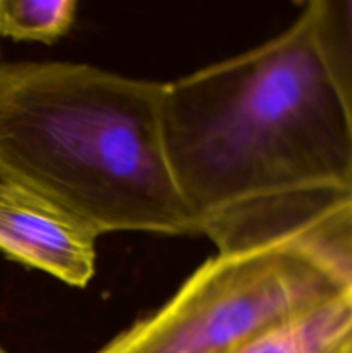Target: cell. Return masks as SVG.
Segmentation results:
<instances>
[{
    "label": "cell",
    "instance_id": "4",
    "mask_svg": "<svg viewBox=\"0 0 352 353\" xmlns=\"http://www.w3.org/2000/svg\"><path fill=\"white\" fill-rule=\"evenodd\" d=\"M97 234L41 196L0 181V252L75 288L95 276Z\"/></svg>",
    "mask_w": 352,
    "mask_h": 353
},
{
    "label": "cell",
    "instance_id": "5",
    "mask_svg": "<svg viewBox=\"0 0 352 353\" xmlns=\"http://www.w3.org/2000/svg\"><path fill=\"white\" fill-rule=\"evenodd\" d=\"M230 353H352V290Z\"/></svg>",
    "mask_w": 352,
    "mask_h": 353
},
{
    "label": "cell",
    "instance_id": "3",
    "mask_svg": "<svg viewBox=\"0 0 352 353\" xmlns=\"http://www.w3.org/2000/svg\"><path fill=\"white\" fill-rule=\"evenodd\" d=\"M352 290V193L304 223L207 259L97 353H230Z\"/></svg>",
    "mask_w": 352,
    "mask_h": 353
},
{
    "label": "cell",
    "instance_id": "8",
    "mask_svg": "<svg viewBox=\"0 0 352 353\" xmlns=\"http://www.w3.org/2000/svg\"><path fill=\"white\" fill-rule=\"evenodd\" d=\"M0 353H7V352H6V350H3V348H2V347H0Z\"/></svg>",
    "mask_w": 352,
    "mask_h": 353
},
{
    "label": "cell",
    "instance_id": "7",
    "mask_svg": "<svg viewBox=\"0 0 352 353\" xmlns=\"http://www.w3.org/2000/svg\"><path fill=\"white\" fill-rule=\"evenodd\" d=\"M75 0H0V37L54 43L71 30Z\"/></svg>",
    "mask_w": 352,
    "mask_h": 353
},
{
    "label": "cell",
    "instance_id": "2",
    "mask_svg": "<svg viewBox=\"0 0 352 353\" xmlns=\"http://www.w3.org/2000/svg\"><path fill=\"white\" fill-rule=\"evenodd\" d=\"M164 83L79 62L0 64V181L97 236L202 234L173 176Z\"/></svg>",
    "mask_w": 352,
    "mask_h": 353
},
{
    "label": "cell",
    "instance_id": "9",
    "mask_svg": "<svg viewBox=\"0 0 352 353\" xmlns=\"http://www.w3.org/2000/svg\"><path fill=\"white\" fill-rule=\"evenodd\" d=\"M0 38H2V37H0Z\"/></svg>",
    "mask_w": 352,
    "mask_h": 353
},
{
    "label": "cell",
    "instance_id": "1",
    "mask_svg": "<svg viewBox=\"0 0 352 353\" xmlns=\"http://www.w3.org/2000/svg\"><path fill=\"white\" fill-rule=\"evenodd\" d=\"M162 128L179 193L217 250L352 193V123L304 9L264 43L164 83Z\"/></svg>",
    "mask_w": 352,
    "mask_h": 353
},
{
    "label": "cell",
    "instance_id": "6",
    "mask_svg": "<svg viewBox=\"0 0 352 353\" xmlns=\"http://www.w3.org/2000/svg\"><path fill=\"white\" fill-rule=\"evenodd\" d=\"M304 10L321 64L352 123V0H311Z\"/></svg>",
    "mask_w": 352,
    "mask_h": 353
}]
</instances>
